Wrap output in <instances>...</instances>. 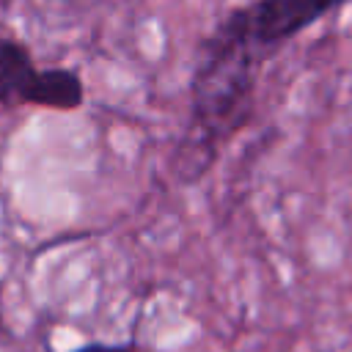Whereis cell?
I'll use <instances>...</instances> for the list:
<instances>
[{
  "mask_svg": "<svg viewBox=\"0 0 352 352\" xmlns=\"http://www.w3.org/2000/svg\"><path fill=\"white\" fill-rule=\"evenodd\" d=\"M261 66L264 63L220 25L198 44L187 126L173 160L179 182L192 184L204 179L220 148L250 121Z\"/></svg>",
  "mask_w": 352,
  "mask_h": 352,
  "instance_id": "6da1fadb",
  "label": "cell"
},
{
  "mask_svg": "<svg viewBox=\"0 0 352 352\" xmlns=\"http://www.w3.org/2000/svg\"><path fill=\"white\" fill-rule=\"evenodd\" d=\"M0 104L77 110L85 104V85L74 69H38L28 44L0 36Z\"/></svg>",
  "mask_w": 352,
  "mask_h": 352,
  "instance_id": "7a4b0ae2",
  "label": "cell"
},
{
  "mask_svg": "<svg viewBox=\"0 0 352 352\" xmlns=\"http://www.w3.org/2000/svg\"><path fill=\"white\" fill-rule=\"evenodd\" d=\"M74 352H148V349L140 346L135 338H129V341H121V344H99V341H94V344H85V346H80Z\"/></svg>",
  "mask_w": 352,
  "mask_h": 352,
  "instance_id": "3957f363",
  "label": "cell"
}]
</instances>
